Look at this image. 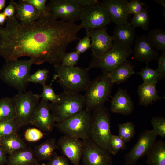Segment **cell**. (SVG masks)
<instances>
[{"mask_svg":"<svg viewBox=\"0 0 165 165\" xmlns=\"http://www.w3.org/2000/svg\"><path fill=\"white\" fill-rule=\"evenodd\" d=\"M82 28L81 24L58 20L51 15L23 25L15 15L7 18L5 26H0V56L6 61L28 56L33 64H61L67 46L80 39L77 34Z\"/></svg>","mask_w":165,"mask_h":165,"instance_id":"1","label":"cell"},{"mask_svg":"<svg viewBox=\"0 0 165 165\" xmlns=\"http://www.w3.org/2000/svg\"><path fill=\"white\" fill-rule=\"evenodd\" d=\"M55 74L53 80L64 91L72 93L85 91L91 82L89 70L78 67H67L61 64L54 66Z\"/></svg>","mask_w":165,"mask_h":165,"instance_id":"2","label":"cell"},{"mask_svg":"<svg viewBox=\"0 0 165 165\" xmlns=\"http://www.w3.org/2000/svg\"><path fill=\"white\" fill-rule=\"evenodd\" d=\"M33 64L31 59L6 61L0 69V79L19 93L25 92L29 83L28 78Z\"/></svg>","mask_w":165,"mask_h":165,"instance_id":"3","label":"cell"},{"mask_svg":"<svg viewBox=\"0 0 165 165\" xmlns=\"http://www.w3.org/2000/svg\"><path fill=\"white\" fill-rule=\"evenodd\" d=\"M111 119L109 110L104 105L93 111L91 114L90 138L112 155L110 144L112 135Z\"/></svg>","mask_w":165,"mask_h":165,"instance_id":"4","label":"cell"},{"mask_svg":"<svg viewBox=\"0 0 165 165\" xmlns=\"http://www.w3.org/2000/svg\"><path fill=\"white\" fill-rule=\"evenodd\" d=\"M114 84L108 74L104 73L91 81L83 95L85 109L91 112L104 105Z\"/></svg>","mask_w":165,"mask_h":165,"instance_id":"5","label":"cell"},{"mask_svg":"<svg viewBox=\"0 0 165 165\" xmlns=\"http://www.w3.org/2000/svg\"><path fill=\"white\" fill-rule=\"evenodd\" d=\"M59 95L58 100L50 103L51 111L55 122L63 121L85 109L83 95L79 93L64 91Z\"/></svg>","mask_w":165,"mask_h":165,"instance_id":"6","label":"cell"},{"mask_svg":"<svg viewBox=\"0 0 165 165\" xmlns=\"http://www.w3.org/2000/svg\"><path fill=\"white\" fill-rule=\"evenodd\" d=\"M91 112L85 109L63 121L57 122L55 126L64 135L83 140L90 138Z\"/></svg>","mask_w":165,"mask_h":165,"instance_id":"7","label":"cell"},{"mask_svg":"<svg viewBox=\"0 0 165 165\" xmlns=\"http://www.w3.org/2000/svg\"><path fill=\"white\" fill-rule=\"evenodd\" d=\"M131 47L122 46L113 42L111 49L101 56L93 59L87 68H99L103 73H109L127 60L133 53Z\"/></svg>","mask_w":165,"mask_h":165,"instance_id":"8","label":"cell"},{"mask_svg":"<svg viewBox=\"0 0 165 165\" xmlns=\"http://www.w3.org/2000/svg\"><path fill=\"white\" fill-rule=\"evenodd\" d=\"M40 98V94L31 90L19 93L12 97L15 112L14 120L20 127L29 124Z\"/></svg>","mask_w":165,"mask_h":165,"instance_id":"9","label":"cell"},{"mask_svg":"<svg viewBox=\"0 0 165 165\" xmlns=\"http://www.w3.org/2000/svg\"><path fill=\"white\" fill-rule=\"evenodd\" d=\"M80 20L86 32L90 30L107 26L111 22L105 8L99 1L83 6Z\"/></svg>","mask_w":165,"mask_h":165,"instance_id":"10","label":"cell"},{"mask_svg":"<svg viewBox=\"0 0 165 165\" xmlns=\"http://www.w3.org/2000/svg\"><path fill=\"white\" fill-rule=\"evenodd\" d=\"M46 5L54 19L73 23L80 20L83 8L73 0H51Z\"/></svg>","mask_w":165,"mask_h":165,"instance_id":"11","label":"cell"},{"mask_svg":"<svg viewBox=\"0 0 165 165\" xmlns=\"http://www.w3.org/2000/svg\"><path fill=\"white\" fill-rule=\"evenodd\" d=\"M82 158L83 165H112L111 154L90 138L82 140Z\"/></svg>","mask_w":165,"mask_h":165,"instance_id":"12","label":"cell"},{"mask_svg":"<svg viewBox=\"0 0 165 165\" xmlns=\"http://www.w3.org/2000/svg\"><path fill=\"white\" fill-rule=\"evenodd\" d=\"M157 137L152 130H145L141 133L137 143L125 155V165H136L139 159L146 155L156 141Z\"/></svg>","mask_w":165,"mask_h":165,"instance_id":"13","label":"cell"},{"mask_svg":"<svg viewBox=\"0 0 165 165\" xmlns=\"http://www.w3.org/2000/svg\"><path fill=\"white\" fill-rule=\"evenodd\" d=\"M107 26L90 30L86 32L91 41V49L94 59L98 58L109 51L113 46L114 40L113 36L107 32Z\"/></svg>","mask_w":165,"mask_h":165,"instance_id":"14","label":"cell"},{"mask_svg":"<svg viewBox=\"0 0 165 165\" xmlns=\"http://www.w3.org/2000/svg\"><path fill=\"white\" fill-rule=\"evenodd\" d=\"M49 102L42 99L32 115L29 124L36 127L40 130L50 132L55 126Z\"/></svg>","mask_w":165,"mask_h":165,"instance_id":"15","label":"cell"},{"mask_svg":"<svg viewBox=\"0 0 165 165\" xmlns=\"http://www.w3.org/2000/svg\"><path fill=\"white\" fill-rule=\"evenodd\" d=\"M57 144L62 154L73 165H79L83 151L82 141L79 138L64 135L59 139Z\"/></svg>","mask_w":165,"mask_h":165,"instance_id":"16","label":"cell"},{"mask_svg":"<svg viewBox=\"0 0 165 165\" xmlns=\"http://www.w3.org/2000/svg\"><path fill=\"white\" fill-rule=\"evenodd\" d=\"M133 51L135 59L146 63L156 59L160 55L147 35L144 34L136 36Z\"/></svg>","mask_w":165,"mask_h":165,"instance_id":"17","label":"cell"},{"mask_svg":"<svg viewBox=\"0 0 165 165\" xmlns=\"http://www.w3.org/2000/svg\"><path fill=\"white\" fill-rule=\"evenodd\" d=\"M127 0H104L101 2L111 21L116 25L128 22L130 15L127 11Z\"/></svg>","mask_w":165,"mask_h":165,"instance_id":"18","label":"cell"},{"mask_svg":"<svg viewBox=\"0 0 165 165\" xmlns=\"http://www.w3.org/2000/svg\"><path fill=\"white\" fill-rule=\"evenodd\" d=\"M134 109L133 101L127 90L119 87L111 101V112L128 115L133 112Z\"/></svg>","mask_w":165,"mask_h":165,"instance_id":"19","label":"cell"},{"mask_svg":"<svg viewBox=\"0 0 165 165\" xmlns=\"http://www.w3.org/2000/svg\"><path fill=\"white\" fill-rule=\"evenodd\" d=\"M15 11L17 19L23 25L31 24L40 17L39 13L35 7L25 0L16 2Z\"/></svg>","mask_w":165,"mask_h":165,"instance_id":"20","label":"cell"},{"mask_svg":"<svg viewBox=\"0 0 165 165\" xmlns=\"http://www.w3.org/2000/svg\"><path fill=\"white\" fill-rule=\"evenodd\" d=\"M113 42L127 47H130L135 42L136 37L135 28L129 21L116 25L112 35Z\"/></svg>","mask_w":165,"mask_h":165,"instance_id":"21","label":"cell"},{"mask_svg":"<svg viewBox=\"0 0 165 165\" xmlns=\"http://www.w3.org/2000/svg\"><path fill=\"white\" fill-rule=\"evenodd\" d=\"M156 84L143 83L138 87L137 93L139 97V105L146 107L154 102L161 100L163 97L158 95Z\"/></svg>","mask_w":165,"mask_h":165,"instance_id":"22","label":"cell"},{"mask_svg":"<svg viewBox=\"0 0 165 165\" xmlns=\"http://www.w3.org/2000/svg\"><path fill=\"white\" fill-rule=\"evenodd\" d=\"M7 165H29L38 162L34 150L31 147L16 151L7 157Z\"/></svg>","mask_w":165,"mask_h":165,"instance_id":"23","label":"cell"},{"mask_svg":"<svg viewBox=\"0 0 165 165\" xmlns=\"http://www.w3.org/2000/svg\"><path fill=\"white\" fill-rule=\"evenodd\" d=\"M134 68V65L127 60L107 74L114 84H119L127 81L132 75L135 74Z\"/></svg>","mask_w":165,"mask_h":165,"instance_id":"24","label":"cell"},{"mask_svg":"<svg viewBox=\"0 0 165 165\" xmlns=\"http://www.w3.org/2000/svg\"><path fill=\"white\" fill-rule=\"evenodd\" d=\"M59 149L54 138L47 139L39 145L35 146L33 149L37 160H48L55 152V150Z\"/></svg>","mask_w":165,"mask_h":165,"instance_id":"25","label":"cell"},{"mask_svg":"<svg viewBox=\"0 0 165 165\" xmlns=\"http://www.w3.org/2000/svg\"><path fill=\"white\" fill-rule=\"evenodd\" d=\"M147 165H165V142L162 140L156 141L147 152Z\"/></svg>","mask_w":165,"mask_h":165,"instance_id":"26","label":"cell"},{"mask_svg":"<svg viewBox=\"0 0 165 165\" xmlns=\"http://www.w3.org/2000/svg\"><path fill=\"white\" fill-rule=\"evenodd\" d=\"M0 145L9 155L16 151L27 148L26 143L17 133L0 137Z\"/></svg>","mask_w":165,"mask_h":165,"instance_id":"27","label":"cell"},{"mask_svg":"<svg viewBox=\"0 0 165 165\" xmlns=\"http://www.w3.org/2000/svg\"><path fill=\"white\" fill-rule=\"evenodd\" d=\"M15 112L12 98L0 99V122L14 119Z\"/></svg>","mask_w":165,"mask_h":165,"instance_id":"28","label":"cell"},{"mask_svg":"<svg viewBox=\"0 0 165 165\" xmlns=\"http://www.w3.org/2000/svg\"><path fill=\"white\" fill-rule=\"evenodd\" d=\"M147 36L157 51H165V31L160 28L150 30Z\"/></svg>","mask_w":165,"mask_h":165,"instance_id":"29","label":"cell"},{"mask_svg":"<svg viewBox=\"0 0 165 165\" xmlns=\"http://www.w3.org/2000/svg\"><path fill=\"white\" fill-rule=\"evenodd\" d=\"M148 12L146 7L140 13L134 15L131 19L130 24L135 28L141 27L144 30H147L150 20Z\"/></svg>","mask_w":165,"mask_h":165,"instance_id":"30","label":"cell"},{"mask_svg":"<svg viewBox=\"0 0 165 165\" xmlns=\"http://www.w3.org/2000/svg\"><path fill=\"white\" fill-rule=\"evenodd\" d=\"M118 135L126 143L130 141L135 134L134 125L132 122L127 121L118 125Z\"/></svg>","mask_w":165,"mask_h":165,"instance_id":"31","label":"cell"},{"mask_svg":"<svg viewBox=\"0 0 165 165\" xmlns=\"http://www.w3.org/2000/svg\"><path fill=\"white\" fill-rule=\"evenodd\" d=\"M142 77L143 83L156 84L159 81L158 75L156 70L149 68L148 63L146 67L139 72L135 73Z\"/></svg>","mask_w":165,"mask_h":165,"instance_id":"32","label":"cell"},{"mask_svg":"<svg viewBox=\"0 0 165 165\" xmlns=\"http://www.w3.org/2000/svg\"><path fill=\"white\" fill-rule=\"evenodd\" d=\"M20 127L14 119L0 122V137L17 133Z\"/></svg>","mask_w":165,"mask_h":165,"instance_id":"33","label":"cell"},{"mask_svg":"<svg viewBox=\"0 0 165 165\" xmlns=\"http://www.w3.org/2000/svg\"><path fill=\"white\" fill-rule=\"evenodd\" d=\"M151 123L153 127L152 130L157 135L165 138V118L163 117H153Z\"/></svg>","mask_w":165,"mask_h":165,"instance_id":"34","label":"cell"},{"mask_svg":"<svg viewBox=\"0 0 165 165\" xmlns=\"http://www.w3.org/2000/svg\"><path fill=\"white\" fill-rule=\"evenodd\" d=\"M49 71L46 68L39 69L30 75L28 78L29 82L38 83L42 86L46 85L48 78Z\"/></svg>","mask_w":165,"mask_h":165,"instance_id":"35","label":"cell"},{"mask_svg":"<svg viewBox=\"0 0 165 165\" xmlns=\"http://www.w3.org/2000/svg\"><path fill=\"white\" fill-rule=\"evenodd\" d=\"M126 143L119 135L112 134L110 141L113 155L126 148Z\"/></svg>","mask_w":165,"mask_h":165,"instance_id":"36","label":"cell"},{"mask_svg":"<svg viewBox=\"0 0 165 165\" xmlns=\"http://www.w3.org/2000/svg\"><path fill=\"white\" fill-rule=\"evenodd\" d=\"M80 55L76 51L69 53H65L62 57L61 64L65 66L74 67L77 64Z\"/></svg>","mask_w":165,"mask_h":165,"instance_id":"37","label":"cell"},{"mask_svg":"<svg viewBox=\"0 0 165 165\" xmlns=\"http://www.w3.org/2000/svg\"><path fill=\"white\" fill-rule=\"evenodd\" d=\"M40 95L42 99L50 101L51 103L55 102L59 98V94L57 95L55 93L51 85L46 84L43 86L42 92Z\"/></svg>","mask_w":165,"mask_h":165,"instance_id":"38","label":"cell"},{"mask_svg":"<svg viewBox=\"0 0 165 165\" xmlns=\"http://www.w3.org/2000/svg\"><path fill=\"white\" fill-rule=\"evenodd\" d=\"M37 10L40 17L51 15L46 5V0H25Z\"/></svg>","mask_w":165,"mask_h":165,"instance_id":"39","label":"cell"},{"mask_svg":"<svg viewBox=\"0 0 165 165\" xmlns=\"http://www.w3.org/2000/svg\"><path fill=\"white\" fill-rule=\"evenodd\" d=\"M146 7L145 2H142L139 0H131L128 3L127 11L129 15H134L140 13Z\"/></svg>","mask_w":165,"mask_h":165,"instance_id":"40","label":"cell"},{"mask_svg":"<svg viewBox=\"0 0 165 165\" xmlns=\"http://www.w3.org/2000/svg\"><path fill=\"white\" fill-rule=\"evenodd\" d=\"M44 134L40 130L35 128L27 129L24 134L25 139L29 142H35L41 139Z\"/></svg>","mask_w":165,"mask_h":165,"instance_id":"41","label":"cell"},{"mask_svg":"<svg viewBox=\"0 0 165 165\" xmlns=\"http://www.w3.org/2000/svg\"><path fill=\"white\" fill-rule=\"evenodd\" d=\"M86 34L82 38L79 39L75 48L76 51L80 54L85 53L91 48V41L89 35Z\"/></svg>","mask_w":165,"mask_h":165,"instance_id":"42","label":"cell"},{"mask_svg":"<svg viewBox=\"0 0 165 165\" xmlns=\"http://www.w3.org/2000/svg\"><path fill=\"white\" fill-rule=\"evenodd\" d=\"M156 60L158 66L156 70L158 75L159 81H160L165 77V51H163Z\"/></svg>","mask_w":165,"mask_h":165,"instance_id":"43","label":"cell"},{"mask_svg":"<svg viewBox=\"0 0 165 165\" xmlns=\"http://www.w3.org/2000/svg\"><path fill=\"white\" fill-rule=\"evenodd\" d=\"M46 165H70L68 159L65 156L58 155L55 152L52 157Z\"/></svg>","mask_w":165,"mask_h":165,"instance_id":"44","label":"cell"},{"mask_svg":"<svg viewBox=\"0 0 165 165\" xmlns=\"http://www.w3.org/2000/svg\"><path fill=\"white\" fill-rule=\"evenodd\" d=\"M15 7L16 2L13 0H11L2 12L7 18L12 17L15 15Z\"/></svg>","mask_w":165,"mask_h":165,"instance_id":"45","label":"cell"},{"mask_svg":"<svg viewBox=\"0 0 165 165\" xmlns=\"http://www.w3.org/2000/svg\"><path fill=\"white\" fill-rule=\"evenodd\" d=\"M77 4L82 6L92 5L99 2L97 0H73Z\"/></svg>","mask_w":165,"mask_h":165,"instance_id":"46","label":"cell"},{"mask_svg":"<svg viewBox=\"0 0 165 165\" xmlns=\"http://www.w3.org/2000/svg\"><path fill=\"white\" fill-rule=\"evenodd\" d=\"M7 153L0 145V165L7 164L8 162Z\"/></svg>","mask_w":165,"mask_h":165,"instance_id":"47","label":"cell"},{"mask_svg":"<svg viewBox=\"0 0 165 165\" xmlns=\"http://www.w3.org/2000/svg\"><path fill=\"white\" fill-rule=\"evenodd\" d=\"M7 17L2 12H0V26L2 27L7 19Z\"/></svg>","mask_w":165,"mask_h":165,"instance_id":"48","label":"cell"},{"mask_svg":"<svg viewBox=\"0 0 165 165\" xmlns=\"http://www.w3.org/2000/svg\"><path fill=\"white\" fill-rule=\"evenodd\" d=\"M154 1L157 4L161 5L164 8V9H165V0H154Z\"/></svg>","mask_w":165,"mask_h":165,"instance_id":"49","label":"cell"},{"mask_svg":"<svg viewBox=\"0 0 165 165\" xmlns=\"http://www.w3.org/2000/svg\"><path fill=\"white\" fill-rule=\"evenodd\" d=\"M6 2V0H0V11L5 7Z\"/></svg>","mask_w":165,"mask_h":165,"instance_id":"50","label":"cell"},{"mask_svg":"<svg viewBox=\"0 0 165 165\" xmlns=\"http://www.w3.org/2000/svg\"><path fill=\"white\" fill-rule=\"evenodd\" d=\"M29 165H41L38 163V162H36L32 163Z\"/></svg>","mask_w":165,"mask_h":165,"instance_id":"51","label":"cell"},{"mask_svg":"<svg viewBox=\"0 0 165 165\" xmlns=\"http://www.w3.org/2000/svg\"><path fill=\"white\" fill-rule=\"evenodd\" d=\"M42 165H46V164L44 163H42Z\"/></svg>","mask_w":165,"mask_h":165,"instance_id":"52","label":"cell"},{"mask_svg":"<svg viewBox=\"0 0 165 165\" xmlns=\"http://www.w3.org/2000/svg\"></svg>","mask_w":165,"mask_h":165,"instance_id":"53","label":"cell"}]
</instances>
